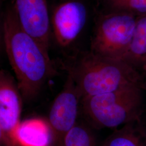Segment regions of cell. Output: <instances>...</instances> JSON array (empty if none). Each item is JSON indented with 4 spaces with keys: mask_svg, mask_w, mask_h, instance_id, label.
I'll list each match as a JSON object with an SVG mask.
<instances>
[{
    "mask_svg": "<svg viewBox=\"0 0 146 146\" xmlns=\"http://www.w3.org/2000/svg\"><path fill=\"white\" fill-rule=\"evenodd\" d=\"M5 52L22 97H36L47 80L56 74L49 54L24 31L14 8L7 11L2 24Z\"/></svg>",
    "mask_w": 146,
    "mask_h": 146,
    "instance_id": "cell-1",
    "label": "cell"
},
{
    "mask_svg": "<svg viewBox=\"0 0 146 146\" xmlns=\"http://www.w3.org/2000/svg\"><path fill=\"white\" fill-rule=\"evenodd\" d=\"M82 99L110 92L126 86H140V73L125 62L96 55L80 54L64 66Z\"/></svg>",
    "mask_w": 146,
    "mask_h": 146,
    "instance_id": "cell-2",
    "label": "cell"
},
{
    "mask_svg": "<svg viewBox=\"0 0 146 146\" xmlns=\"http://www.w3.org/2000/svg\"><path fill=\"white\" fill-rule=\"evenodd\" d=\"M143 90L132 84L114 91L83 98L81 108L92 128H116L134 123L145 111Z\"/></svg>",
    "mask_w": 146,
    "mask_h": 146,
    "instance_id": "cell-3",
    "label": "cell"
},
{
    "mask_svg": "<svg viewBox=\"0 0 146 146\" xmlns=\"http://www.w3.org/2000/svg\"><path fill=\"white\" fill-rule=\"evenodd\" d=\"M139 16L123 11H102L96 21L90 51L101 56L122 60Z\"/></svg>",
    "mask_w": 146,
    "mask_h": 146,
    "instance_id": "cell-4",
    "label": "cell"
},
{
    "mask_svg": "<svg viewBox=\"0 0 146 146\" xmlns=\"http://www.w3.org/2000/svg\"><path fill=\"white\" fill-rule=\"evenodd\" d=\"M82 98L73 79L68 75L62 90L54 100L49 113L48 123L52 141L51 146H58L64 136L77 124Z\"/></svg>",
    "mask_w": 146,
    "mask_h": 146,
    "instance_id": "cell-5",
    "label": "cell"
},
{
    "mask_svg": "<svg viewBox=\"0 0 146 146\" xmlns=\"http://www.w3.org/2000/svg\"><path fill=\"white\" fill-rule=\"evenodd\" d=\"M22 95L8 72L0 73V139L3 146H17L16 130L20 123Z\"/></svg>",
    "mask_w": 146,
    "mask_h": 146,
    "instance_id": "cell-6",
    "label": "cell"
},
{
    "mask_svg": "<svg viewBox=\"0 0 146 146\" xmlns=\"http://www.w3.org/2000/svg\"><path fill=\"white\" fill-rule=\"evenodd\" d=\"M87 19V9L81 1H68L57 6L52 12L51 24L58 44L63 47L71 44L82 31Z\"/></svg>",
    "mask_w": 146,
    "mask_h": 146,
    "instance_id": "cell-7",
    "label": "cell"
},
{
    "mask_svg": "<svg viewBox=\"0 0 146 146\" xmlns=\"http://www.w3.org/2000/svg\"><path fill=\"white\" fill-rule=\"evenodd\" d=\"M14 9L24 31L49 54L50 23L46 0H14Z\"/></svg>",
    "mask_w": 146,
    "mask_h": 146,
    "instance_id": "cell-8",
    "label": "cell"
},
{
    "mask_svg": "<svg viewBox=\"0 0 146 146\" xmlns=\"http://www.w3.org/2000/svg\"><path fill=\"white\" fill-rule=\"evenodd\" d=\"M17 146H51L52 132L47 122L31 119L21 122L15 132Z\"/></svg>",
    "mask_w": 146,
    "mask_h": 146,
    "instance_id": "cell-9",
    "label": "cell"
},
{
    "mask_svg": "<svg viewBox=\"0 0 146 146\" xmlns=\"http://www.w3.org/2000/svg\"><path fill=\"white\" fill-rule=\"evenodd\" d=\"M123 61L139 73L146 66V15L139 16L130 46Z\"/></svg>",
    "mask_w": 146,
    "mask_h": 146,
    "instance_id": "cell-10",
    "label": "cell"
},
{
    "mask_svg": "<svg viewBox=\"0 0 146 146\" xmlns=\"http://www.w3.org/2000/svg\"><path fill=\"white\" fill-rule=\"evenodd\" d=\"M99 146H146L136 122L113 131Z\"/></svg>",
    "mask_w": 146,
    "mask_h": 146,
    "instance_id": "cell-11",
    "label": "cell"
},
{
    "mask_svg": "<svg viewBox=\"0 0 146 146\" xmlns=\"http://www.w3.org/2000/svg\"><path fill=\"white\" fill-rule=\"evenodd\" d=\"M58 146H99L92 129L82 124H76L64 136Z\"/></svg>",
    "mask_w": 146,
    "mask_h": 146,
    "instance_id": "cell-12",
    "label": "cell"
},
{
    "mask_svg": "<svg viewBox=\"0 0 146 146\" xmlns=\"http://www.w3.org/2000/svg\"><path fill=\"white\" fill-rule=\"evenodd\" d=\"M102 11H123L137 16L146 15V0H100Z\"/></svg>",
    "mask_w": 146,
    "mask_h": 146,
    "instance_id": "cell-13",
    "label": "cell"
},
{
    "mask_svg": "<svg viewBox=\"0 0 146 146\" xmlns=\"http://www.w3.org/2000/svg\"><path fill=\"white\" fill-rule=\"evenodd\" d=\"M137 125L146 145V111H144L140 119L137 121Z\"/></svg>",
    "mask_w": 146,
    "mask_h": 146,
    "instance_id": "cell-14",
    "label": "cell"
},
{
    "mask_svg": "<svg viewBox=\"0 0 146 146\" xmlns=\"http://www.w3.org/2000/svg\"><path fill=\"white\" fill-rule=\"evenodd\" d=\"M140 87L144 92H146V66L140 72Z\"/></svg>",
    "mask_w": 146,
    "mask_h": 146,
    "instance_id": "cell-15",
    "label": "cell"
}]
</instances>
